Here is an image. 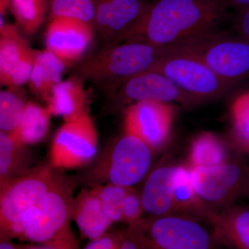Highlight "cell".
<instances>
[{
  "label": "cell",
  "instance_id": "cell-1",
  "mask_svg": "<svg viewBox=\"0 0 249 249\" xmlns=\"http://www.w3.org/2000/svg\"><path fill=\"white\" fill-rule=\"evenodd\" d=\"M227 7L226 0H155L130 38L168 47L215 30Z\"/></svg>",
  "mask_w": 249,
  "mask_h": 249
},
{
  "label": "cell",
  "instance_id": "cell-2",
  "mask_svg": "<svg viewBox=\"0 0 249 249\" xmlns=\"http://www.w3.org/2000/svg\"><path fill=\"white\" fill-rule=\"evenodd\" d=\"M168 51L169 47H159L137 37L100 45L80 60L73 76L101 87L109 98L121 82L150 70Z\"/></svg>",
  "mask_w": 249,
  "mask_h": 249
},
{
  "label": "cell",
  "instance_id": "cell-3",
  "mask_svg": "<svg viewBox=\"0 0 249 249\" xmlns=\"http://www.w3.org/2000/svg\"><path fill=\"white\" fill-rule=\"evenodd\" d=\"M150 162L151 150L137 137L125 133L76 177L78 185L89 188L108 183L132 187L145 176Z\"/></svg>",
  "mask_w": 249,
  "mask_h": 249
},
{
  "label": "cell",
  "instance_id": "cell-4",
  "mask_svg": "<svg viewBox=\"0 0 249 249\" xmlns=\"http://www.w3.org/2000/svg\"><path fill=\"white\" fill-rule=\"evenodd\" d=\"M199 59L222 79L237 83L249 78V38L209 31L170 46Z\"/></svg>",
  "mask_w": 249,
  "mask_h": 249
},
{
  "label": "cell",
  "instance_id": "cell-5",
  "mask_svg": "<svg viewBox=\"0 0 249 249\" xmlns=\"http://www.w3.org/2000/svg\"><path fill=\"white\" fill-rule=\"evenodd\" d=\"M78 186L76 175L61 170L45 194L23 216L19 240L43 243L69 227Z\"/></svg>",
  "mask_w": 249,
  "mask_h": 249
},
{
  "label": "cell",
  "instance_id": "cell-6",
  "mask_svg": "<svg viewBox=\"0 0 249 249\" xmlns=\"http://www.w3.org/2000/svg\"><path fill=\"white\" fill-rule=\"evenodd\" d=\"M60 171L49 163L37 165L0 185V242L19 240L23 216L45 194Z\"/></svg>",
  "mask_w": 249,
  "mask_h": 249
},
{
  "label": "cell",
  "instance_id": "cell-7",
  "mask_svg": "<svg viewBox=\"0 0 249 249\" xmlns=\"http://www.w3.org/2000/svg\"><path fill=\"white\" fill-rule=\"evenodd\" d=\"M149 70L161 73L199 102L222 97L237 85L218 76L199 59L170 47Z\"/></svg>",
  "mask_w": 249,
  "mask_h": 249
},
{
  "label": "cell",
  "instance_id": "cell-8",
  "mask_svg": "<svg viewBox=\"0 0 249 249\" xmlns=\"http://www.w3.org/2000/svg\"><path fill=\"white\" fill-rule=\"evenodd\" d=\"M129 226L135 231L142 249H206L212 245L208 232L188 216L152 215Z\"/></svg>",
  "mask_w": 249,
  "mask_h": 249
},
{
  "label": "cell",
  "instance_id": "cell-9",
  "mask_svg": "<svg viewBox=\"0 0 249 249\" xmlns=\"http://www.w3.org/2000/svg\"><path fill=\"white\" fill-rule=\"evenodd\" d=\"M98 133L88 111L65 121L55 132L49 150V163L65 170L84 168L97 154Z\"/></svg>",
  "mask_w": 249,
  "mask_h": 249
},
{
  "label": "cell",
  "instance_id": "cell-10",
  "mask_svg": "<svg viewBox=\"0 0 249 249\" xmlns=\"http://www.w3.org/2000/svg\"><path fill=\"white\" fill-rule=\"evenodd\" d=\"M109 109L117 111L140 101L176 102L186 107L200 103L159 72L147 70L124 80L111 95Z\"/></svg>",
  "mask_w": 249,
  "mask_h": 249
},
{
  "label": "cell",
  "instance_id": "cell-11",
  "mask_svg": "<svg viewBox=\"0 0 249 249\" xmlns=\"http://www.w3.org/2000/svg\"><path fill=\"white\" fill-rule=\"evenodd\" d=\"M149 4L147 0H97L91 27L98 45L132 37L142 24Z\"/></svg>",
  "mask_w": 249,
  "mask_h": 249
},
{
  "label": "cell",
  "instance_id": "cell-12",
  "mask_svg": "<svg viewBox=\"0 0 249 249\" xmlns=\"http://www.w3.org/2000/svg\"><path fill=\"white\" fill-rule=\"evenodd\" d=\"M245 167L228 161L211 168H188L193 187L199 197L204 202L224 209L244 196Z\"/></svg>",
  "mask_w": 249,
  "mask_h": 249
},
{
  "label": "cell",
  "instance_id": "cell-13",
  "mask_svg": "<svg viewBox=\"0 0 249 249\" xmlns=\"http://www.w3.org/2000/svg\"><path fill=\"white\" fill-rule=\"evenodd\" d=\"M173 113L168 103L152 101L132 103L124 111L125 133L140 139L151 151L158 150L168 138Z\"/></svg>",
  "mask_w": 249,
  "mask_h": 249
},
{
  "label": "cell",
  "instance_id": "cell-14",
  "mask_svg": "<svg viewBox=\"0 0 249 249\" xmlns=\"http://www.w3.org/2000/svg\"><path fill=\"white\" fill-rule=\"evenodd\" d=\"M88 23L64 17H52L46 32V49L67 64L81 59L93 40Z\"/></svg>",
  "mask_w": 249,
  "mask_h": 249
},
{
  "label": "cell",
  "instance_id": "cell-15",
  "mask_svg": "<svg viewBox=\"0 0 249 249\" xmlns=\"http://www.w3.org/2000/svg\"><path fill=\"white\" fill-rule=\"evenodd\" d=\"M0 52L2 65L1 85L16 88L27 83L36 52L14 28L7 26L0 34Z\"/></svg>",
  "mask_w": 249,
  "mask_h": 249
},
{
  "label": "cell",
  "instance_id": "cell-16",
  "mask_svg": "<svg viewBox=\"0 0 249 249\" xmlns=\"http://www.w3.org/2000/svg\"><path fill=\"white\" fill-rule=\"evenodd\" d=\"M97 193L105 213L113 223L137 222L143 211L142 198L132 187L103 184L91 187Z\"/></svg>",
  "mask_w": 249,
  "mask_h": 249
},
{
  "label": "cell",
  "instance_id": "cell-17",
  "mask_svg": "<svg viewBox=\"0 0 249 249\" xmlns=\"http://www.w3.org/2000/svg\"><path fill=\"white\" fill-rule=\"evenodd\" d=\"M71 219L76 222L82 236L90 240L107 232L113 224L93 188H83L74 196Z\"/></svg>",
  "mask_w": 249,
  "mask_h": 249
},
{
  "label": "cell",
  "instance_id": "cell-18",
  "mask_svg": "<svg viewBox=\"0 0 249 249\" xmlns=\"http://www.w3.org/2000/svg\"><path fill=\"white\" fill-rule=\"evenodd\" d=\"M208 221L214 227L215 235L226 245L249 249V209L232 206L219 212L211 211Z\"/></svg>",
  "mask_w": 249,
  "mask_h": 249
},
{
  "label": "cell",
  "instance_id": "cell-19",
  "mask_svg": "<svg viewBox=\"0 0 249 249\" xmlns=\"http://www.w3.org/2000/svg\"><path fill=\"white\" fill-rule=\"evenodd\" d=\"M178 166H164L148 177L141 198L143 211L153 216L172 214L174 182Z\"/></svg>",
  "mask_w": 249,
  "mask_h": 249
},
{
  "label": "cell",
  "instance_id": "cell-20",
  "mask_svg": "<svg viewBox=\"0 0 249 249\" xmlns=\"http://www.w3.org/2000/svg\"><path fill=\"white\" fill-rule=\"evenodd\" d=\"M83 83L73 76L54 87L46 107L51 115L61 116L68 121L88 111V93Z\"/></svg>",
  "mask_w": 249,
  "mask_h": 249
},
{
  "label": "cell",
  "instance_id": "cell-21",
  "mask_svg": "<svg viewBox=\"0 0 249 249\" xmlns=\"http://www.w3.org/2000/svg\"><path fill=\"white\" fill-rule=\"evenodd\" d=\"M68 65L47 49L36 52L28 82L32 92L47 102L54 87L61 81Z\"/></svg>",
  "mask_w": 249,
  "mask_h": 249
},
{
  "label": "cell",
  "instance_id": "cell-22",
  "mask_svg": "<svg viewBox=\"0 0 249 249\" xmlns=\"http://www.w3.org/2000/svg\"><path fill=\"white\" fill-rule=\"evenodd\" d=\"M28 145L0 130V178L20 176L34 168V158Z\"/></svg>",
  "mask_w": 249,
  "mask_h": 249
},
{
  "label": "cell",
  "instance_id": "cell-23",
  "mask_svg": "<svg viewBox=\"0 0 249 249\" xmlns=\"http://www.w3.org/2000/svg\"><path fill=\"white\" fill-rule=\"evenodd\" d=\"M51 116L47 107L25 102L20 122L10 135L24 145L39 143L48 135Z\"/></svg>",
  "mask_w": 249,
  "mask_h": 249
},
{
  "label": "cell",
  "instance_id": "cell-24",
  "mask_svg": "<svg viewBox=\"0 0 249 249\" xmlns=\"http://www.w3.org/2000/svg\"><path fill=\"white\" fill-rule=\"evenodd\" d=\"M211 211L196 193L188 167L178 166L174 182L172 214H194L206 219Z\"/></svg>",
  "mask_w": 249,
  "mask_h": 249
},
{
  "label": "cell",
  "instance_id": "cell-25",
  "mask_svg": "<svg viewBox=\"0 0 249 249\" xmlns=\"http://www.w3.org/2000/svg\"><path fill=\"white\" fill-rule=\"evenodd\" d=\"M229 161L225 145L211 132H204L192 142L188 168H211Z\"/></svg>",
  "mask_w": 249,
  "mask_h": 249
},
{
  "label": "cell",
  "instance_id": "cell-26",
  "mask_svg": "<svg viewBox=\"0 0 249 249\" xmlns=\"http://www.w3.org/2000/svg\"><path fill=\"white\" fill-rule=\"evenodd\" d=\"M16 19L24 32L35 33L45 20V0H12Z\"/></svg>",
  "mask_w": 249,
  "mask_h": 249
},
{
  "label": "cell",
  "instance_id": "cell-27",
  "mask_svg": "<svg viewBox=\"0 0 249 249\" xmlns=\"http://www.w3.org/2000/svg\"><path fill=\"white\" fill-rule=\"evenodd\" d=\"M97 0H51L52 17L78 19L91 26L96 14Z\"/></svg>",
  "mask_w": 249,
  "mask_h": 249
},
{
  "label": "cell",
  "instance_id": "cell-28",
  "mask_svg": "<svg viewBox=\"0 0 249 249\" xmlns=\"http://www.w3.org/2000/svg\"><path fill=\"white\" fill-rule=\"evenodd\" d=\"M233 137L242 150H249V91L241 93L231 107Z\"/></svg>",
  "mask_w": 249,
  "mask_h": 249
},
{
  "label": "cell",
  "instance_id": "cell-29",
  "mask_svg": "<svg viewBox=\"0 0 249 249\" xmlns=\"http://www.w3.org/2000/svg\"><path fill=\"white\" fill-rule=\"evenodd\" d=\"M24 104L14 91L0 89V130L10 134L17 128Z\"/></svg>",
  "mask_w": 249,
  "mask_h": 249
},
{
  "label": "cell",
  "instance_id": "cell-30",
  "mask_svg": "<svg viewBox=\"0 0 249 249\" xmlns=\"http://www.w3.org/2000/svg\"><path fill=\"white\" fill-rule=\"evenodd\" d=\"M78 244L70 226L64 229L47 242L29 244L28 249H76Z\"/></svg>",
  "mask_w": 249,
  "mask_h": 249
},
{
  "label": "cell",
  "instance_id": "cell-31",
  "mask_svg": "<svg viewBox=\"0 0 249 249\" xmlns=\"http://www.w3.org/2000/svg\"><path fill=\"white\" fill-rule=\"evenodd\" d=\"M85 249H121L120 241L117 233L104 234L90 240L84 247Z\"/></svg>",
  "mask_w": 249,
  "mask_h": 249
},
{
  "label": "cell",
  "instance_id": "cell-32",
  "mask_svg": "<svg viewBox=\"0 0 249 249\" xmlns=\"http://www.w3.org/2000/svg\"><path fill=\"white\" fill-rule=\"evenodd\" d=\"M233 25L236 34L249 38V7L237 10Z\"/></svg>",
  "mask_w": 249,
  "mask_h": 249
},
{
  "label": "cell",
  "instance_id": "cell-33",
  "mask_svg": "<svg viewBox=\"0 0 249 249\" xmlns=\"http://www.w3.org/2000/svg\"><path fill=\"white\" fill-rule=\"evenodd\" d=\"M227 6L235 8L237 10L249 7V0H226Z\"/></svg>",
  "mask_w": 249,
  "mask_h": 249
},
{
  "label": "cell",
  "instance_id": "cell-34",
  "mask_svg": "<svg viewBox=\"0 0 249 249\" xmlns=\"http://www.w3.org/2000/svg\"><path fill=\"white\" fill-rule=\"evenodd\" d=\"M28 249L29 244L27 245H19L14 243V242H0V249Z\"/></svg>",
  "mask_w": 249,
  "mask_h": 249
},
{
  "label": "cell",
  "instance_id": "cell-35",
  "mask_svg": "<svg viewBox=\"0 0 249 249\" xmlns=\"http://www.w3.org/2000/svg\"><path fill=\"white\" fill-rule=\"evenodd\" d=\"M9 0H0V33L1 32L6 25H5L4 19H3L2 14H4L5 9L7 7L9 4Z\"/></svg>",
  "mask_w": 249,
  "mask_h": 249
},
{
  "label": "cell",
  "instance_id": "cell-36",
  "mask_svg": "<svg viewBox=\"0 0 249 249\" xmlns=\"http://www.w3.org/2000/svg\"><path fill=\"white\" fill-rule=\"evenodd\" d=\"M246 178L245 188H244V196L249 199V167L246 165Z\"/></svg>",
  "mask_w": 249,
  "mask_h": 249
},
{
  "label": "cell",
  "instance_id": "cell-37",
  "mask_svg": "<svg viewBox=\"0 0 249 249\" xmlns=\"http://www.w3.org/2000/svg\"><path fill=\"white\" fill-rule=\"evenodd\" d=\"M1 75H2V65H1V52H0V85H1Z\"/></svg>",
  "mask_w": 249,
  "mask_h": 249
},
{
  "label": "cell",
  "instance_id": "cell-38",
  "mask_svg": "<svg viewBox=\"0 0 249 249\" xmlns=\"http://www.w3.org/2000/svg\"><path fill=\"white\" fill-rule=\"evenodd\" d=\"M3 181H3L2 178H0V185H1V183H2Z\"/></svg>",
  "mask_w": 249,
  "mask_h": 249
},
{
  "label": "cell",
  "instance_id": "cell-39",
  "mask_svg": "<svg viewBox=\"0 0 249 249\" xmlns=\"http://www.w3.org/2000/svg\"><path fill=\"white\" fill-rule=\"evenodd\" d=\"M249 152V151H248V152Z\"/></svg>",
  "mask_w": 249,
  "mask_h": 249
}]
</instances>
